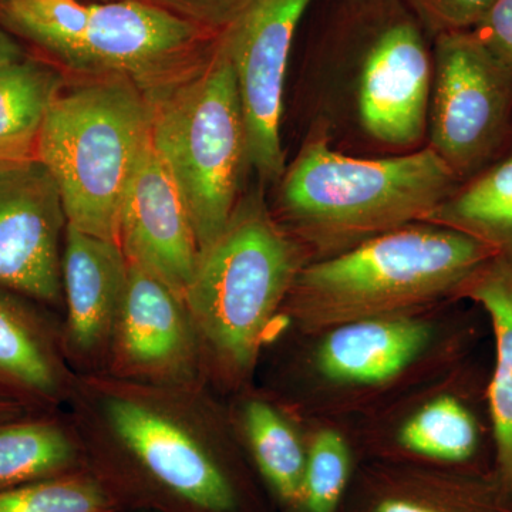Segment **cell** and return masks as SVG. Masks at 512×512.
Wrapping results in <instances>:
<instances>
[{
	"mask_svg": "<svg viewBox=\"0 0 512 512\" xmlns=\"http://www.w3.org/2000/svg\"><path fill=\"white\" fill-rule=\"evenodd\" d=\"M163 10L221 35L247 0H120Z\"/></svg>",
	"mask_w": 512,
	"mask_h": 512,
	"instance_id": "cell-27",
	"label": "cell"
},
{
	"mask_svg": "<svg viewBox=\"0 0 512 512\" xmlns=\"http://www.w3.org/2000/svg\"><path fill=\"white\" fill-rule=\"evenodd\" d=\"M67 217L55 178L36 157L0 160V288L64 305Z\"/></svg>",
	"mask_w": 512,
	"mask_h": 512,
	"instance_id": "cell-11",
	"label": "cell"
},
{
	"mask_svg": "<svg viewBox=\"0 0 512 512\" xmlns=\"http://www.w3.org/2000/svg\"><path fill=\"white\" fill-rule=\"evenodd\" d=\"M119 245L130 264L184 296L200 245L187 205L151 144L124 198Z\"/></svg>",
	"mask_w": 512,
	"mask_h": 512,
	"instance_id": "cell-14",
	"label": "cell"
},
{
	"mask_svg": "<svg viewBox=\"0 0 512 512\" xmlns=\"http://www.w3.org/2000/svg\"><path fill=\"white\" fill-rule=\"evenodd\" d=\"M229 413L239 444L285 507L301 512L306 447L284 410L261 394H245Z\"/></svg>",
	"mask_w": 512,
	"mask_h": 512,
	"instance_id": "cell-19",
	"label": "cell"
},
{
	"mask_svg": "<svg viewBox=\"0 0 512 512\" xmlns=\"http://www.w3.org/2000/svg\"><path fill=\"white\" fill-rule=\"evenodd\" d=\"M87 470L82 440L60 412L0 423V491Z\"/></svg>",
	"mask_w": 512,
	"mask_h": 512,
	"instance_id": "cell-18",
	"label": "cell"
},
{
	"mask_svg": "<svg viewBox=\"0 0 512 512\" xmlns=\"http://www.w3.org/2000/svg\"><path fill=\"white\" fill-rule=\"evenodd\" d=\"M495 0H403L427 35L468 32L484 19Z\"/></svg>",
	"mask_w": 512,
	"mask_h": 512,
	"instance_id": "cell-26",
	"label": "cell"
},
{
	"mask_svg": "<svg viewBox=\"0 0 512 512\" xmlns=\"http://www.w3.org/2000/svg\"><path fill=\"white\" fill-rule=\"evenodd\" d=\"M490 316L495 369L488 386L495 450L494 473L512 497V265L493 259L460 292Z\"/></svg>",
	"mask_w": 512,
	"mask_h": 512,
	"instance_id": "cell-20",
	"label": "cell"
},
{
	"mask_svg": "<svg viewBox=\"0 0 512 512\" xmlns=\"http://www.w3.org/2000/svg\"><path fill=\"white\" fill-rule=\"evenodd\" d=\"M0 26L67 72L126 79L147 99L201 66L221 36L120 0H0Z\"/></svg>",
	"mask_w": 512,
	"mask_h": 512,
	"instance_id": "cell-6",
	"label": "cell"
},
{
	"mask_svg": "<svg viewBox=\"0 0 512 512\" xmlns=\"http://www.w3.org/2000/svg\"><path fill=\"white\" fill-rule=\"evenodd\" d=\"M429 340V326L412 315L355 320L326 330L315 365L330 382L379 384L402 373Z\"/></svg>",
	"mask_w": 512,
	"mask_h": 512,
	"instance_id": "cell-17",
	"label": "cell"
},
{
	"mask_svg": "<svg viewBox=\"0 0 512 512\" xmlns=\"http://www.w3.org/2000/svg\"><path fill=\"white\" fill-rule=\"evenodd\" d=\"M312 3L247 0L221 33L244 114L249 170L264 187H274L286 167V82L296 32Z\"/></svg>",
	"mask_w": 512,
	"mask_h": 512,
	"instance_id": "cell-10",
	"label": "cell"
},
{
	"mask_svg": "<svg viewBox=\"0 0 512 512\" xmlns=\"http://www.w3.org/2000/svg\"><path fill=\"white\" fill-rule=\"evenodd\" d=\"M308 262L272 215L264 185L244 192L221 234L201 249L183 296L208 386H247L269 329Z\"/></svg>",
	"mask_w": 512,
	"mask_h": 512,
	"instance_id": "cell-4",
	"label": "cell"
},
{
	"mask_svg": "<svg viewBox=\"0 0 512 512\" xmlns=\"http://www.w3.org/2000/svg\"><path fill=\"white\" fill-rule=\"evenodd\" d=\"M399 446L421 463L467 467L481 446L476 414L451 394L424 404L400 429Z\"/></svg>",
	"mask_w": 512,
	"mask_h": 512,
	"instance_id": "cell-23",
	"label": "cell"
},
{
	"mask_svg": "<svg viewBox=\"0 0 512 512\" xmlns=\"http://www.w3.org/2000/svg\"><path fill=\"white\" fill-rule=\"evenodd\" d=\"M104 372L156 386H208L183 296L133 264Z\"/></svg>",
	"mask_w": 512,
	"mask_h": 512,
	"instance_id": "cell-12",
	"label": "cell"
},
{
	"mask_svg": "<svg viewBox=\"0 0 512 512\" xmlns=\"http://www.w3.org/2000/svg\"><path fill=\"white\" fill-rule=\"evenodd\" d=\"M512 141V77L471 30L433 39L427 147L466 180Z\"/></svg>",
	"mask_w": 512,
	"mask_h": 512,
	"instance_id": "cell-9",
	"label": "cell"
},
{
	"mask_svg": "<svg viewBox=\"0 0 512 512\" xmlns=\"http://www.w3.org/2000/svg\"><path fill=\"white\" fill-rule=\"evenodd\" d=\"M427 222L466 232L512 265V141L491 163L460 181Z\"/></svg>",
	"mask_w": 512,
	"mask_h": 512,
	"instance_id": "cell-21",
	"label": "cell"
},
{
	"mask_svg": "<svg viewBox=\"0 0 512 512\" xmlns=\"http://www.w3.org/2000/svg\"><path fill=\"white\" fill-rule=\"evenodd\" d=\"M66 409L120 510L247 512L237 434L210 387L77 373Z\"/></svg>",
	"mask_w": 512,
	"mask_h": 512,
	"instance_id": "cell-1",
	"label": "cell"
},
{
	"mask_svg": "<svg viewBox=\"0 0 512 512\" xmlns=\"http://www.w3.org/2000/svg\"><path fill=\"white\" fill-rule=\"evenodd\" d=\"M471 32L512 77V0H495Z\"/></svg>",
	"mask_w": 512,
	"mask_h": 512,
	"instance_id": "cell-28",
	"label": "cell"
},
{
	"mask_svg": "<svg viewBox=\"0 0 512 512\" xmlns=\"http://www.w3.org/2000/svg\"><path fill=\"white\" fill-rule=\"evenodd\" d=\"M466 232L417 221L330 258L308 262L282 312L306 332L412 315L464 286L495 258Z\"/></svg>",
	"mask_w": 512,
	"mask_h": 512,
	"instance_id": "cell-5",
	"label": "cell"
},
{
	"mask_svg": "<svg viewBox=\"0 0 512 512\" xmlns=\"http://www.w3.org/2000/svg\"><path fill=\"white\" fill-rule=\"evenodd\" d=\"M63 87L59 70L42 60L0 66V160L35 157L40 128Z\"/></svg>",
	"mask_w": 512,
	"mask_h": 512,
	"instance_id": "cell-22",
	"label": "cell"
},
{
	"mask_svg": "<svg viewBox=\"0 0 512 512\" xmlns=\"http://www.w3.org/2000/svg\"><path fill=\"white\" fill-rule=\"evenodd\" d=\"M151 103V146L187 205L201 249L244 194L247 133L237 80L220 40L211 56Z\"/></svg>",
	"mask_w": 512,
	"mask_h": 512,
	"instance_id": "cell-8",
	"label": "cell"
},
{
	"mask_svg": "<svg viewBox=\"0 0 512 512\" xmlns=\"http://www.w3.org/2000/svg\"><path fill=\"white\" fill-rule=\"evenodd\" d=\"M25 52L18 39L0 26V66L23 59Z\"/></svg>",
	"mask_w": 512,
	"mask_h": 512,
	"instance_id": "cell-29",
	"label": "cell"
},
{
	"mask_svg": "<svg viewBox=\"0 0 512 512\" xmlns=\"http://www.w3.org/2000/svg\"><path fill=\"white\" fill-rule=\"evenodd\" d=\"M350 480L348 443L338 431H319L306 447L301 512H339Z\"/></svg>",
	"mask_w": 512,
	"mask_h": 512,
	"instance_id": "cell-25",
	"label": "cell"
},
{
	"mask_svg": "<svg viewBox=\"0 0 512 512\" xmlns=\"http://www.w3.org/2000/svg\"><path fill=\"white\" fill-rule=\"evenodd\" d=\"M128 268L119 242L67 225L62 256L66 318L62 343L76 373L104 372L126 292Z\"/></svg>",
	"mask_w": 512,
	"mask_h": 512,
	"instance_id": "cell-13",
	"label": "cell"
},
{
	"mask_svg": "<svg viewBox=\"0 0 512 512\" xmlns=\"http://www.w3.org/2000/svg\"><path fill=\"white\" fill-rule=\"evenodd\" d=\"M35 413L37 412H33V410L29 409L25 404L0 392V423H2V421L20 419V417H26L29 416V414Z\"/></svg>",
	"mask_w": 512,
	"mask_h": 512,
	"instance_id": "cell-30",
	"label": "cell"
},
{
	"mask_svg": "<svg viewBox=\"0 0 512 512\" xmlns=\"http://www.w3.org/2000/svg\"><path fill=\"white\" fill-rule=\"evenodd\" d=\"M151 144V103L120 77L63 87L40 128L35 157L55 178L67 225L119 242L121 208Z\"/></svg>",
	"mask_w": 512,
	"mask_h": 512,
	"instance_id": "cell-7",
	"label": "cell"
},
{
	"mask_svg": "<svg viewBox=\"0 0 512 512\" xmlns=\"http://www.w3.org/2000/svg\"><path fill=\"white\" fill-rule=\"evenodd\" d=\"M431 73L433 40L403 0H336L298 77L301 141L359 157L426 147Z\"/></svg>",
	"mask_w": 512,
	"mask_h": 512,
	"instance_id": "cell-2",
	"label": "cell"
},
{
	"mask_svg": "<svg viewBox=\"0 0 512 512\" xmlns=\"http://www.w3.org/2000/svg\"><path fill=\"white\" fill-rule=\"evenodd\" d=\"M460 183L430 147L386 157L350 156L305 140L269 204L309 262L424 221Z\"/></svg>",
	"mask_w": 512,
	"mask_h": 512,
	"instance_id": "cell-3",
	"label": "cell"
},
{
	"mask_svg": "<svg viewBox=\"0 0 512 512\" xmlns=\"http://www.w3.org/2000/svg\"><path fill=\"white\" fill-rule=\"evenodd\" d=\"M76 376L64 355L62 325L0 288V392L33 412H60Z\"/></svg>",
	"mask_w": 512,
	"mask_h": 512,
	"instance_id": "cell-16",
	"label": "cell"
},
{
	"mask_svg": "<svg viewBox=\"0 0 512 512\" xmlns=\"http://www.w3.org/2000/svg\"><path fill=\"white\" fill-rule=\"evenodd\" d=\"M89 470L0 491V512H119Z\"/></svg>",
	"mask_w": 512,
	"mask_h": 512,
	"instance_id": "cell-24",
	"label": "cell"
},
{
	"mask_svg": "<svg viewBox=\"0 0 512 512\" xmlns=\"http://www.w3.org/2000/svg\"><path fill=\"white\" fill-rule=\"evenodd\" d=\"M350 512H512L494 470L387 461L357 480Z\"/></svg>",
	"mask_w": 512,
	"mask_h": 512,
	"instance_id": "cell-15",
	"label": "cell"
}]
</instances>
